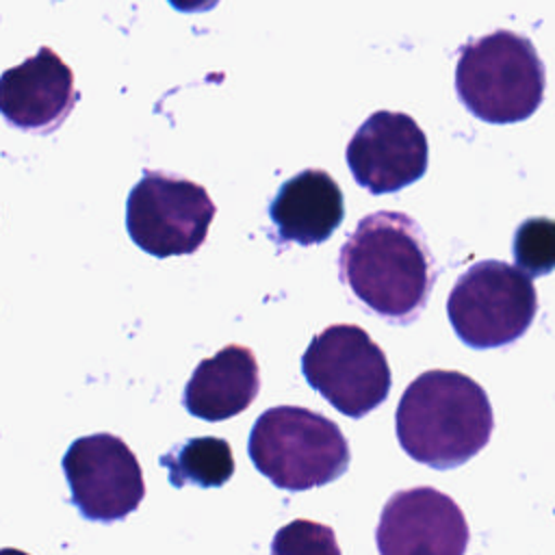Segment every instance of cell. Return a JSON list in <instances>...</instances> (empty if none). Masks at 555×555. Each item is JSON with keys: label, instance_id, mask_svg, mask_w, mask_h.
<instances>
[{"label": "cell", "instance_id": "cell-1", "mask_svg": "<svg viewBox=\"0 0 555 555\" xmlns=\"http://www.w3.org/2000/svg\"><path fill=\"white\" fill-rule=\"evenodd\" d=\"M338 273L369 310L392 323H412L436 280L421 225L397 210L371 212L358 221L340 247Z\"/></svg>", "mask_w": 555, "mask_h": 555}, {"label": "cell", "instance_id": "cell-2", "mask_svg": "<svg viewBox=\"0 0 555 555\" xmlns=\"http://www.w3.org/2000/svg\"><path fill=\"white\" fill-rule=\"evenodd\" d=\"M395 429L412 460L447 470L462 466L490 442L494 414L486 390L473 377L431 369L403 390Z\"/></svg>", "mask_w": 555, "mask_h": 555}, {"label": "cell", "instance_id": "cell-3", "mask_svg": "<svg viewBox=\"0 0 555 555\" xmlns=\"http://www.w3.org/2000/svg\"><path fill=\"white\" fill-rule=\"evenodd\" d=\"M546 74L533 43L512 30L468 41L457 56L455 91L477 119L516 124L544 100Z\"/></svg>", "mask_w": 555, "mask_h": 555}, {"label": "cell", "instance_id": "cell-4", "mask_svg": "<svg viewBox=\"0 0 555 555\" xmlns=\"http://www.w3.org/2000/svg\"><path fill=\"white\" fill-rule=\"evenodd\" d=\"M247 453L273 486L295 492L338 479L351 462L340 427L299 405L264 410L251 427Z\"/></svg>", "mask_w": 555, "mask_h": 555}, {"label": "cell", "instance_id": "cell-5", "mask_svg": "<svg viewBox=\"0 0 555 555\" xmlns=\"http://www.w3.org/2000/svg\"><path fill=\"white\" fill-rule=\"evenodd\" d=\"M538 295L533 278L503 260H479L453 284L447 314L457 338L473 349L516 343L533 323Z\"/></svg>", "mask_w": 555, "mask_h": 555}, {"label": "cell", "instance_id": "cell-6", "mask_svg": "<svg viewBox=\"0 0 555 555\" xmlns=\"http://www.w3.org/2000/svg\"><path fill=\"white\" fill-rule=\"evenodd\" d=\"M306 382L340 414L362 418L382 405L392 375L386 353L371 336L349 323L325 327L301 356Z\"/></svg>", "mask_w": 555, "mask_h": 555}, {"label": "cell", "instance_id": "cell-7", "mask_svg": "<svg viewBox=\"0 0 555 555\" xmlns=\"http://www.w3.org/2000/svg\"><path fill=\"white\" fill-rule=\"evenodd\" d=\"M215 204L193 180L145 171L126 202V230L139 249L156 256L193 254L208 236Z\"/></svg>", "mask_w": 555, "mask_h": 555}, {"label": "cell", "instance_id": "cell-8", "mask_svg": "<svg viewBox=\"0 0 555 555\" xmlns=\"http://www.w3.org/2000/svg\"><path fill=\"white\" fill-rule=\"evenodd\" d=\"M72 503L87 520L115 522L132 514L145 496L139 460L130 447L106 431L76 438L63 455Z\"/></svg>", "mask_w": 555, "mask_h": 555}, {"label": "cell", "instance_id": "cell-9", "mask_svg": "<svg viewBox=\"0 0 555 555\" xmlns=\"http://www.w3.org/2000/svg\"><path fill=\"white\" fill-rule=\"evenodd\" d=\"M468 535L460 505L431 486L395 492L375 529L379 555H464Z\"/></svg>", "mask_w": 555, "mask_h": 555}, {"label": "cell", "instance_id": "cell-10", "mask_svg": "<svg viewBox=\"0 0 555 555\" xmlns=\"http://www.w3.org/2000/svg\"><path fill=\"white\" fill-rule=\"evenodd\" d=\"M345 158L356 182L382 195L421 180L427 171L429 147L425 132L410 115L375 111L353 132Z\"/></svg>", "mask_w": 555, "mask_h": 555}, {"label": "cell", "instance_id": "cell-11", "mask_svg": "<svg viewBox=\"0 0 555 555\" xmlns=\"http://www.w3.org/2000/svg\"><path fill=\"white\" fill-rule=\"evenodd\" d=\"M74 104V72L50 48H39L0 78V111L15 128L50 132L61 126Z\"/></svg>", "mask_w": 555, "mask_h": 555}, {"label": "cell", "instance_id": "cell-12", "mask_svg": "<svg viewBox=\"0 0 555 555\" xmlns=\"http://www.w3.org/2000/svg\"><path fill=\"white\" fill-rule=\"evenodd\" d=\"M260 390V371L249 347L228 345L202 360L184 386L182 405L208 423L228 421L247 410Z\"/></svg>", "mask_w": 555, "mask_h": 555}, {"label": "cell", "instance_id": "cell-13", "mask_svg": "<svg viewBox=\"0 0 555 555\" xmlns=\"http://www.w3.org/2000/svg\"><path fill=\"white\" fill-rule=\"evenodd\" d=\"M269 217L284 243H323L343 223V191L330 173L304 169L278 189Z\"/></svg>", "mask_w": 555, "mask_h": 555}, {"label": "cell", "instance_id": "cell-14", "mask_svg": "<svg viewBox=\"0 0 555 555\" xmlns=\"http://www.w3.org/2000/svg\"><path fill=\"white\" fill-rule=\"evenodd\" d=\"M160 464L169 468V481L176 488L186 483L219 488L234 475L232 447L228 440L215 436L184 440L169 453L160 455Z\"/></svg>", "mask_w": 555, "mask_h": 555}, {"label": "cell", "instance_id": "cell-15", "mask_svg": "<svg viewBox=\"0 0 555 555\" xmlns=\"http://www.w3.org/2000/svg\"><path fill=\"white\" fill-rule=\"evenodd\" d=\"M512 251L516 267L531 278H540L555 271V219H525L516 228Z\"/></svg>", "mask_w": 555, "mask_h": 555}, {"label": "cell", "instance_id": "cell-16", "mask_svg": "<svg viewBox=\"0 0 555 555\" xmlns=\"http://www.w3.org/2000/svg\"><path fill=\"white\" fill-rule=\"evenodd\" d=\"M271 555H343L332 527L297 518L280 527L271 540Z\"/></svg>", "mask_w": 555, "mask_h": 555}, {"label": "cell", "instance_id": "cell-17", "mask_svg": "<svg viewBox=\"0 0 555 555\" xmlns=\"http://www.w3.org/2000/svg\"><path fill=\"white\" fill-rule=\"evenodd\" d=\"M219 0H169V4L176 11L182 13H202V11H210L212 7H217Z\"/></svg>", "mask_w": 555, "mask_h": 555}, {"label": "cell", "instance_id": "cell-18", "mask_svg": "<svg viewBox=\"0 0 555 555\" xmlns=\"http://www.w3.org/2000/svg\"><path fill=\"white\" fill-rule=\"evenodd\" d=\"M0 555H28V553L17 551V548H2V553H0Z\"/></svg>", "mask_w": 555, "mask_h": 555}]
</instances>
